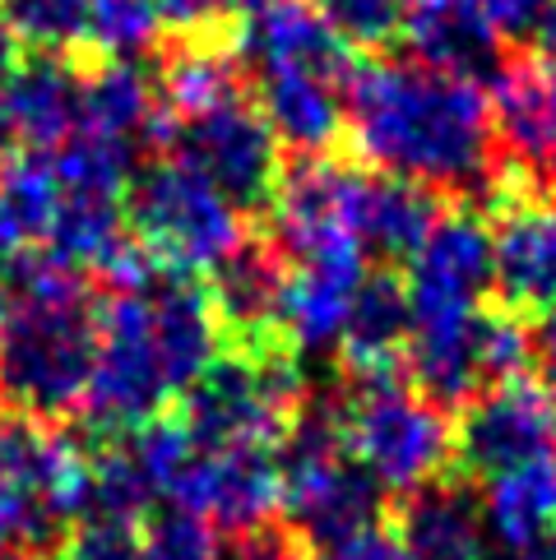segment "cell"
<instances>
[{"mask_svg": "<svg viewBox=\"0 0 556 560\" xmlns=\"http://www.w3.org/2000/svg\"><path fill=\"white\" fill-rule=\"evenodd\" d=\"M139 560H223L213 542V528L172 510L139 533Z\"/></svg>", "mask_w": 556, "mask_h": 560, "instance_id": "obj_33", "label": "cell"}, {"mask_svg": "<svg viewBox=\"0 0 556 560\" xmlns=\"http://www.w3.org/2000/svg\"><path fill=\"white\" fill-rule=\"evenodd\" d=\"M223 560H302V547L288 528H251V533H236V542Z\"/></svg>", "mask_w": 556, "mask_h": 560, "instance_id": "obj_37", "label": "cell"}, {"mask_svg": "<svg viewBox=\"0 0 556 560\" xmlns=\"http://www.w3.org/2000/svg\"><path fill=\"white\" fill-rule=\"evenodd\" d=\"M408 311L413 325L431 319H464L483 311V296L491 292V232L473 213L436 218L427 242L408 255Z\"/></svg>", "mask_w": 556, "mask_h": 560, "instance_id": "obj_10", "label": "cell"}, {"mask_svg": "<svg viewBox=\"0 0 556 560\" xmlns=\"http://www.w3.org/2000/svg\"><path fill=\"white\" fill-rule=\"evenodd\" d=\"M19 306L0 329V398L33 422H56L84 408L97 319L79 283V269L51 259L47 250H24L10 259Z\"/></svg>", "mask_w": 556, "mask_h": 560, "instance_id": "obj_2", "label": "cell"}, {"mask_svg": "<svg viewBox=\"0 0 556 560\" xmlns=\"http://www.w3.org/2000/svg\"><path fill=\"white\" fill-rule=\"evenodd\" d=\"M158 116H163L158 89L135 61H103L84 79V93H79V126L84 130L135 144V139H153Z\"/></svg>", "mask_w": 556, "mask_h": 560, "instance_id": "obj_25", "label": "cell"}, {"mask_svg": "<svg viewBox=\"0 0 556 560\" xmlns=\"http://www.w3.org/2000/svg\"><path fill=\"white\" fill-rule=\"evenodd\" d=\"M533 357L543 362L547 385L556 389V311H547V315H543V329H538V338H533ZM552 398H556V394H552Z\"/></svg>", "mask_w": 556, "mask_h": 560, "instance_id": "obj_39", "label": "cell"}, {"mask_svg": "<svg viewBox=\"0 0 556 560\" xmlns=\"http://www.w3.org/2000/svg\"><path fill=\"white\" fill-rule=\"evenodd\" d=\"M167 500L182 514L223 533H251L269 524L283 500V472L274 450H195L176 472Z\"/></svg>", "mask_w": 556, "mask_h": 560, "instance_id": "obj_9", "label": "cell"}, {"mask_svg": "<svg viewBox=\"0 0 556 560\" xmlns=\"http://www.w3.org/2000/svg\"><path fill=\"white\" fill-rule=\"evenodd\" d=\"M321 560H408V551H404V542L394 533L367 528V533L348 537V542H339V547H325Z\"/></svg>", "mask_w": 556, "mask_h": 560, "instance_id": "obj_38", "label": "cell"}, {"mask_svg": "<svg viewBox=\"0 0 556 560\" xmlns=\"http://www.w3.org/2000/svg\"><path fill=\"white\" fill-rule=\"evenodd\" d=\"M547 454H556V398L533 380L491 385L454 431V458L483 482Z\"/></svg>", "mask_w": 556, "mask_h": 560, "instance_id": "obj_11", "label": "cell"}, {"mask_svg": "<svg viewBox=\"0 0 556 560\" xmlns=\"http://www.w3.org/2000/svg\"><path fill=\"white\" fill-rule=\"evenodd\" d=\"M483 524L506 556L556 533V454L483 482Z\"/></svg>", "mask_w": 556, "mask_h": 560, "instance_id": "obj_21", "label": "cell"}, {"mask_svg": "<svg viewBox=\"0 0 556 560\" xmlns=\"http://www.w3.org/2000/svg\"><path fill=\"white\" fill-rule=\"evenodd\" d=\"M367 283V255H329L292 265L278 302L274 334L297 357H325L344 343L348 306L357 288Z\"/></svg>", "mask_w": 556, "mask_h": 560, "instance_id": "obj_13", "label": "cell"}, {"mask_svg": "<svg viewBox=\"0 0 556 560\" xmlns=\"http://www.w3.org/2000/svg\"><path fill=\"white\" fill-rule=\"evenodd\" d=\"M408 5H427V0H404V10H408Z\"/></svg>", "mask_w": 556, "mask_h": 560, "instance_id": "obj_45", "label": "cell"}, {"mask_svg": "<svg viewBox=\"0 0 556 560\" xmlns=\"http://www.w3.org/2000/svg\"><path fill=\"white\" fill-rule=\"evenodd\" d=\"M19 61H24V43H19V37L10 33V24L0 19V84H5V79L14 74Z\"/></svg>", "mask_w": 556, "mask_h": 560, "instance_id": "obj_40", "label": "cell"}, {"mask_svg": "<svg viewBox=\"0 0 556 560\" xmlns=\"http://www.w3.org/2000/svg\"><path fill=\"white\" fill-rule=\"evenodd\" d=\"M149 288L144 292H112L107 302L93 311L97 357H93L84 412H89L93 431H103V435H126L135 427L153 422L167 398L176 394L172 375L163 366V352H158Z\"/></svg>", "mask_w": 556, "mask_h": 560, "instance_id": "obj_7", "label": "cell"}, {"mask_svg": "<svg viewBox=\"0 0 556 560\" xmlns=\"http://www.w3.org/2000/svg\"><path fill=\"white\" fill-rule=\"evenodd\" d=\"M56 537H61V524H56L33 495L0 487V560L37 556L47 542H56Z\"/></svg>", "mask_w": 556, "mask_h": 560, "instance_id": "obj_32", "label": "cell"}, {"mask_svg": "<svg viewBox=\"0 0 556 560\" xmlns=\"http://www.w3.org/2000/svg\"><path fill=\"white\" fill-rule=\"evenodd\" d=\"M209 302L218 311V325L242 338L246 352H260V338L278 325V302H283V255L242 242L228 259L209 269Z\"/></svg>", "mask_w": 556, "mask_h": 560, "instance_id": "obj_19", "label": "cell"}, {"mask_svg": "<svg viewBox=\"0 0 556 560\" xmlns=\"http://www.w3.org/2000/svg\"><path fill=\"white\" fill-rule=\"evenodd\" d=\"M163 14L153 0H89L84 43L103 51L107 61H135L158 43Z\"/></svg>", "mask_w": 556, "mask_h": 560, "instance_id": "obj_29", "label": "cell"}, {"mask_svg": "<svg viewBox=\"0 0 556 560\" xmlns=\"http://www.w3.org/2000/svg\"><path fill=\"white\" fill-rule=\"evenodd\" d=\"M491 126L524 172L556 182V70L547 61L533 56L496 70Z\"/></svg>", "mask_w": 556, "mask_h": 560, "instance_id": "obj_16", "label": "cell"}, {"mask_svg": "<svg viewBox=\"0 0 556 560\" xmlns=\"http://www.w3.org/2000/svg\"><path fill=\"white\" fill-rule=\"evenodd\" d=\"M14 121H10V107H5V93H0V167L14 158Z\"/></svg>", "mask_w": 556, "mask_h": 560, "instance_id": "obj_43", "label": "cell"}, {"mask_svg": "<svg viewBox=\"0 0 556 560\" xmlns=\"http://www.w3.org/2000/svg\"><path fill=\"white\" fill-rule=\"evenodd\" d=\"M121 242H126L121 199L61 195V209H56V223L43 246L51 259H61L70 269H97Z\"/></svg>", "mask_w": 556, "mask_h": 560, "instance_id": "obj_27", "label": "cell"}, {"mask_svg": "<svg viewBox=\"0 0 556 560\" xmlns=\"http://www.w3.org/2000/svg\"><path fill=\"white\" fill-rule=\"evenodd\" d=\"M321 19L348 51H375L404 33V0H315Z\"/></svg>", "mask_w": 556, "mask_h": 560, "instance_id": "obj_31", "label": "cell"}, {"mask_svg": "<svg viewBox=\"0 0 556 560\" xmlns=\"http://www.w3.org/2000/svg\"><path fill=\"white\" fill-rule=\"evenodd\" d=\"M278 472H283L278 505L315 547H339L381 518V482L348 454L339 408L302 404L292 417L288 450L278 454Z\"/></svg>", "mask_w": 556, "mask_h": 560, "instance_id": "obj_4", "label": "cell"}, {"mask_svg": "<svg viewBox=\"0 0 556 560\" xmlns=\"http://www.w3.org/2000/svg\"><path fill=\"white\" fill-rule=\"evenodd\" d=\"M436 218H441L436 190L404 182V176H367L357 195V236L367 250L390 259H408L427 242Z\"/></svg>", "mask_w": 556, "mask_h": 560, "instance_id": "obj_23", "label": "cell"}, {"mask_svg": "<svg viewBox=\"0 0 556 560\" xmlns=\"http://www.w3.org/2000/svg\"><path fill=\"white\" fill-rule=\"evenodd\" d=\"M0 404H5V398H0Z\"/></svg>", "mask_w": 556, "mask_h": 560, "instance_id": "obj_46", "label": "cell"}, {"mask_svg": "<svg viewBox=\"0 0 556 560\" xmlns=\"http://www.w3.org/2000/svg\"><path fill=\"white\" fill-rule=\"evenodd\" d=\"M533 43H538V61H547L556 70V5H552V14L538 24V33H533Z\"/></svg>", "mask_w": 556, "mask_h": 560, "instance_id": "obj_41", "label": "cell"}, {"mask_svg": "<svg viewBox=\"0 0 556 560\" xmlns=\"http://www.w3.org/2000/svg\"><path fill=\"white\" fill-rule=\"evenodd\" d=\"M404 33L417 51V61L431 70L473 79V84L483 74L496 79V70H501V33L487 24L478 0H427V5H408Z\"/></svg>", "mask_w": 556, "mask_h": 560, "instance_id": "obj_17", "label": "cell"}, {"mask_svg": "<svg viewBox=\"0 0 556 560\" xmlns=\"http://www.w3.org/2000/svg\"><path fill=\"white\" fill-rule=\"evenodd\" d=\"M478 5L501 37H533L556 0H478Z\"/></svg>", "mask_w": 556, "mask_h": 560, "instance_id": "obj_36", "label": "cell"}, {"mask_svg": "<svg viewBox=\"0 0 556 560\" xmlns=\"http://www.w3.org/2000/svg\"><path fill=\"white\" fill-rule=\"evenodd\" d=\"M339 427L348 454L381 482V491H422L441 482L454 458L450 417L399 380V371L357 375L352 394L339 404Z\"/></svg>", "mask_w": 556, "mask_h": 560, "instance_id": "obj_3", "label": "cell"}, {"mask_svg": "<svg viewBox=\"0 0 556 560\" xmlns=\"http://www.w3.org/2000/svg\"><path fill=\"white\" fill-rule=\"evenodd\" d=\"M79 93H84V79L74 74L66 56L56 51L24 56L5 79V107L14 135L37 153L61 149L79 130Z\"/></svg>", "mask_w": 556, "mask_h": 560, "instance_id": "obj_18", "label": "cell"}, {"mask_svg": "<svg viewBox=\"0 0 556 560\" xmlns=\"http://www.w3.org/2000/svg\"><path fill=\"white\" fill-rule=\"evenodd\" d=\"M61 195V176L47 153L28 149L0 167V259H14L47 242Z\"/></svg>", "mask_w": 556, "mask_h": 560, "instance_id": "obj_24", "label": "cell"}, {"mask_svg": "<svg viewBox=\"0 0 556 560\" xmlns=\"http://www.w3.org/2000/svg\"><path fill=\"white\" fill-rule=\"evenodd\" d=\"M306 404V375L297 352L260 348V352H218L213 366L186 389L182 427L195 450H274L288 417Z\"/></svg>", "mask_w": 556, "mask_h": 560, "instance_id": "obj_5", "label": "cell"}, {"mask_svg": "<svg viewBox=\"0 0 556 560\" xmlns=\"http://www.w3.org/2000/svg\"><path fill=\"white\" fill-rule=\"evenodd\" d=\"M236 61L251 74L274 66H306L325 74H352V51L334 37V28L321 19L311 0H265L251 14H242L236 28Z\"/></svg>", "mask_w": 556, "mask_h": 560, "instance_id": "obj_14", "label": "cell"}, {"mask_svg": "<svg viewBox=\"0 0 556 560\" xmlns=\"http://www.w3.org/2000/svg\"><path fill=\"white\" fill-rule=\"evenodd\" d=\"M242 209H232L200 172H190L176 158L149 163L126 186V218L135 242L153 255L158 269L195 273L228 259L242 236Z\"/></svg>", "mask_w": 556, "mask_h": 560, "instance_id": "obj_6", "label": "cell"}, {"mask_svg": "<svg viewBox=\"0 0 556 560\" xmlns=\"http://www.w3.org/2000/svg\"><path fill=\"white\" fill-rule=\"evenodd\" d=\"M61 560H139V533L126 518L89 514V518H79L74 533L66 537Z\"/></svg>", "mask_w": 556, "mask_h": 560, "instance_id": "obj_34", "label": "cell"}, {"mask_svg": "<svg viewBox=\"0 0 556 560\" xmlns=\"http://www.w3.org/2000/svg\"><path fill=\"white\" fill-rule=\"evenodd\" d=\"M158 14H163V24L172 28H205V24H218L223 14H251L255 5H265V0H153Z\"/></svg>", "mask_w": 556, "mask_h": 560, "instance_id": "obj_35", "label": "cell"}, {"mask_svg": "<svg viewBox=\"0 0 556 560\" xmlns=\"http://www.w3.org/2000/svg\"><path fill=\"white\" fill-rule=\"evenodd\" d=\"M10 311H14V296H10V288H5V278H0V329H5Z\"/></svg>", "mask_w": 556, "mask_h": 560, "instance_id": "obj_44", "label": "cell"}, {"mask_svg": "<svg viewBox=\"0 0 556 560\" xmlns=\"http://www.w3.org/2000/svg\"><path fill=\"white\" fill-rule=\"evenodd\" d=\"M56 176H61L66 195H103V199H121L135 172V144L107 135H70L61 149H56Z\"/></svg>", "mask_w": 556, "mask_h": 560, "instance_id": "obj_28", "label": "cell"}, {"mask_svg": "<svg viewBox=\"0 0 556 560\" xmlns=\"http://www.w3.org/2000/svg\"><path fill=\"white\" fill-rule=\"evenodd\" d=\"M242 97V70H236V56H228L223 47L209 43H186L167 56L163 66V107L176 121L186 116H205L223 103Z\"/></svg>", "mask_w": 556, "mask_h": 560, "instance_id": "obj_26", "label": "cell"}, {"mask_svg": "<svg viewBox=\"0 0 556 560\" xmlns=\"http://www.w3.org/2000/svg\"><path fill=\"white\" fill-rule=\"evenodd\" d=\"M344 97L357 153L385 176L496 199L510 190L496 167L491 103L473 79L422 61H367L352 66Z\"/></svg>", "mask_w": 556, "mask_h": 560, "instance_id": "obj_1", "label": "cell"}, {"mask_svg": "<svg viewBox=\"0 0 556 560\" xmlns=\"http://www.w3.org/2000/svg\"><path fill=\"white\" fill-rule=\"evenodd\" d=\"M491 288L510 315L556 311V205L533 195L501 199V228L491 232Z\"/></svg>", "mask_w": 556, "mask_h": 560, "instance_id": "obj_12", "label": "cell"}, {"mask_svg": "<svg viewBox=\"0 0 556 560\" xmlns=\"http://www.w3.org/2000/svg\"><path fill=\"white\" fill-rule=\"evenodd\" d=\"M506 560H556V533L538 537V542H529V547H520V551H510Z\"/></svg>", "mask_w": 556, "mask_h": 560, "instance_id": "obj_42", "label": "cell"}, {"mask_svg": "<svg viewBox=\"0 0 556 560\" xmlns=\"http://www.w3.org/2000/svg\"><path fill=\"white\" fill-rule=\"evenodd\" d=\"M153 144L172 149L176 163L200 172L205 182L228 199L232 209H265L278 190V135L260 116V107H246L242 97L223 103L205 116H158Z\"/></svg>", "mask_w": 556, "mask_h": 560, "instance_id": "obj_8", "label": "cell"}, {"mask_svg": "<svg viewBox=\"0 0 556 560\" xmlns=\"http://www.w3.org/2000/svg\"><path fill=\"white\" fill-rule=\"evenodd\" d=\"M394 537L404 542L408 560H483L491 542L483 524V500L460 482H431L404 495Z\"/></svg>", "mask_w": 556, "mask_h": 560, "instance_id": "obj_20", "label": "cell"}, {"mask_svg": "<svg viewBox=\"0 0 556 560\" xmlns=\"http://www.w3.org/2000/svg\"><path fill=\"white\" fill-rule=\"evenodd\" d=\"M348 79L306 70V66H274L255 70V93H260V116L278 135V144L297 153H325L339 139L348 112H344Z\"/></svg>", "mask_w": 556, "mask_h": 560, "instance_id": "obj_15", "label": "cell"}, {"mask_svg": "<svg viewBox=\"0 0 556 560\" xmlns=\"http://www.w3.org/2000/svg\"><path fill=\"white\" fill-rule=\"evenodd\" d=\"M408 334H413V311H408L404 283L390 273H367V283L357 288L348 306V325L339 343L348 352L352 375L394 371V362L408 348Z\"/></svg>", "mask_w": 556, "mask_h": 560, "instance_id": "obj_22", "label": "cell"}, {"mask_svg": "<svg viewBox=\"0 0 556 560\" xmlns=\"http://www.w3.org/2000/svg\"><path fill=\"white\" fill-rule=\"evenodd\" d=\"M89 0H0V19L33 51H70L84 43Z\"/></svg>", "mask_w": 556, "mask_h": 560, "instance_id": "obj_30", "label": "cell"}]
</instances>
